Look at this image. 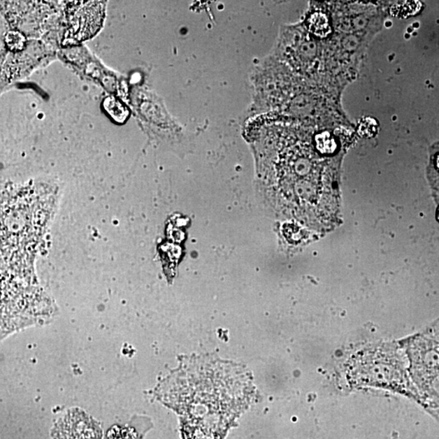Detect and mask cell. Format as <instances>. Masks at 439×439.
Masks as SVG:
<instances>
[{
    "label": "cell",
    "mask_w": 439,
    "mask_h": 439,
    "mask_svg": "<svg viewBox=\"0 0 439 439\" xmlns=\"http://www.w3.org/2000/svg\"><path fill=\"white\" fill-rule=\"evenodd\" d=\"M180 412L185 439H222L250 403L252 378L242 366L199 357L182 373Z\"/></svg>",
    "instance_id": "obj_1"
},
{
    "label": "cell",
    "mask_w": 439,
    "mask_h": 439,
    "mask_svg": "<svg viewBox=\"0 0 439 439\" xmlns=\"http://www.w3.org/2000/svg\"><path fill=\"white\" fill-rule=\"evenodd\" d=\"M104 1H73L66 7L69 22L67 38L76 42L92 38L101 29L104 15Z\"/></svg>",
    "instance_id": "obj_2"
},
{
    "label": "cell",
    "mask_w": 439,
    "mask_h": 439,
    "mask_svg": "<svg viewBox=\"0 0 439 439\" xmlns=\"http://www.w3.org/2000/svg\"><path fill=\"white\" fill-rule=\"evenodd\" d=\"M412 357L418 384L439 377V328L417 337L414 343Z\"/></svg>",
    "instance_id": "obj_3"
},
{
    "label": "cell",
    "mask_w": 439,
    "mask_h": 439,
    "mask_svg": "<svg viewBox=\"0 0 439 439\" xmlns=\"http://www.w3.org/2000/svg\"><path fill=\"white\" fill-rule=\"evenodd\" d=\"M53 439H102L99 423L78 408L68 411L55 424Z\"/></svg>",
    "instance_id": "obj_4"
},
{
    "label": "cell",
    "mask_w": 439,
    "mask_h": 439,
    "mask_svg": "<svg viewBox=\"0 0 439 439\" xmlns=\"http://www.w3.org/2000/svg\"><path fill=\"white\" fill-rule=\"evenodd\" d=\"M331 18L322 12L314 13L309 19V29L311 32L317 37H326L327 34L332 33L331 24Z\"/></svg>",
    "instance_id": "obj_5"
},
{
    "label": "cell",
    "mask_w": 439,
    "mask_h": 439,
    "mask_svg": "<svg viewBox=\"0 0 439 439\" xmlns=\"http://www.w3.org/2000/svg\"><path fill=\"white\" fill-rule=\"evenodd\" d=\"M103 107L114 121L118 123H124L129 116L128 108L115 97L109 96L104 99Z\"/></svg>",
    "instance_id": "obj_6"
},
{
    "label": "cell",
    "mask_w": 439,
    "mask_h": 439,
    "mask_svg": "<svg viewBox=\"0 0 439 439\" xmlns=\"http://www.w3.org/2000/svg\"><path fill=\"white\" fill-rule=\"evenodd\" d=\"M317 148L322 154H333L338 149L336 138L331 132L318 134L315 138Z\"/></svg>",
    "instance_id": "obj_7"
},
{
    "label": "cell",
    "mask_w": 439,
    "mask_h": 439,
    "mask_svg": "<svg viewBox=\"0 0 439 439\" xmlns=\"http://www.w3.org/2000/svg\"><path fill=\"white\" fill-rule=\"evenodd\" d=\"M5 43L13 52L21 51L26 45V38L18 31H9L5 36Z\"/></svg>",
    "instance_id": "obj_8"
},
{
    "label": "cell",
    "mask_w": 439,
    "mask_h": 439,
    "mask_svg": "<svg viewBox=\"0 0 439 439\" xmlns=\"http://www.w3.org/2000/svg\"><path fill=\"white\" fill-rule=\"evenodd\" d=\"M437 219H438V221L439 222V208L437 213Z\"/></svg>",
    "instance_id": "obj_9"
},
{
    "label": "cell",
    "mask_w": 439,
    "mask_h": 439,
    "mask_svg": "<svg viewBox=\"0 0 439 439\" xmlns=\"http://www.w3.org/2000/svg\"><path fill=\"white\" fill-rule=\"evenodd\" d=\"M437 166H438V167L439 168V157L437 159Z\"/></svg>",
    "instance_id": "obj_10"
}]
</instances>
